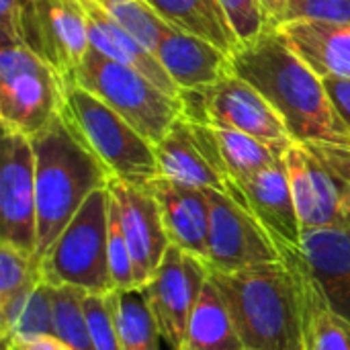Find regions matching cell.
<instances>
[{
  "label": "cell",
  "mask_w": 350,
  "mask_h": 350,
  "mask_svg": "<svg viewBox=\"0 0 350 350\" xmlns=\"http://www.w3.org/2000/svg\"><path fill=\"white\" fill-rule=\"evenodd\" d=\"M224 293L244 350H310L304 252L238 273L209 271Z\"/></svg>",
  "instance_id": "6da1fadb"
},
{
  "label": "cell",
  "mask_w": 350,
  "mask_h": 350,
  "mask_svg": "<svg viewBox=\"0 0 350 350\" xmlns=\"http://www.w3.org/2000/svg\"><path fill=\"white\" fill-rule=\"evenodd\" d=\"M232 66L275 107L293 142L350 146L349 129L330 100L324 78L287 45L279 29H267L256 41L242 45L232 53Z\"/></svg>",
  "instance_id": "7a4b0ae2"
},
{
  "label": "cell",
  "mask_w": 350,
  "mask_h": 350,
  "mask_svg": "<svg viewBox=\"0 0 350 350\" xmlns=\"http://www.w3.org/2000/svg\"><path fill=\"white\" fill-rule=\"evenodd\" d=\"M37 185V265L57 236L74 219L86 199L113 180L109 168L96 158L66 109L35 137Z\"/></svg>",
  "instance_id": "3957f363"
},
{
  "label": "cell",
  "mask_w": 350,
  "mask_h": 350,
  "mask_svg": "<svg viewBox=\"0 0 350 350\" xmlns=\"http://www.w3.org/2000/svg\"><path fill=\"white\" fill-rule=\"evenodd\" d=\"M304 232L350 228V146L293 142L283 154Z\"/></svg>",
  "instance_id": "277c9868"
},
{
  "label": "cell",
  "mask_w": 350,
  "mask_h": 350,
  "mask_svg": "<svg viewBox=\"0 0 350 350\" xmlns=\"http://www.w3.org/2000/svg\"><path fill=\"white\" fill-rule=\"evenodd\" d=\"M109 187L94 191L39 262L49 287H76L90 295L113 293L109 271Z\"/></svg>",
  "instance_id": "5b68a950"
},
{
  "label": "cell",
  "mask_w": 350,
  "mask_h": 350,
  "mask_svg": "<svg viewBox=\"0 0 350 350\" xmlns=\"http://www.w3.org/2000/svg\"><path fill=\"white\" fill-rule=\"evenodd\" d=\"M66 113L113 178L146 187L160 176L156 146L86 88H66Z\"/></svg>",
  "instance_id": "8992f818"
},
{
  "label": "cell",
  "mask_w": 350,
  "mask_h": 350,
  "mask_svg": "<svg viewBox=\"0 0 350 350\" xmlns=\"http://www.w3.org/2000/svg\"><path fill=\"white\" fill-rule=\"evenodd\" d=\"M76 84L98 96L154 146L183 115L180 98L170 96L142 72L88 49L76 72Z\"/></svg>",
  "instance_id": "52a82bcc"
},
{
  "label": "cell",
  "mask_w": 350,
  "mask_h": 350,
  "mask_svg": "<svg viewBox=\"0 0 350 350\" xmlns=\"http://www.w3.org/2000/svg\"><path fill=\"white\" fill-rule=\"evenodd\" d=\"M66 109V82L25 45H0L2 133L35 137Z\"/></svg>",
  "instance_id": "ba28073f"
},
{
  "label": "cell",
  "mask_w": 350,
  "mask_h": 350,
  "mask_svg": "<svg viewBox=\"0 0 350 350\" xmlns=\"http://www.w3.org/2000/svg\"><path fill=\"white\" fill-rule=\"evenodd\" d=\"M178 98L183 105V117L195 123L242 131L279 148L281 152H287L293 144L287 125L275 107L258 88L236 72L213 86L183 90Z\"/></svg>",
  "instance_id": "9c48e42d"
},
{
  "label": "cell",
  "mask_w": 350,
  "mask_h": 350,
  "mask_svg": "<svg viewBox=\"0 0 350 350\" xmlns=\"http://www.w3.org/2000/svg\"><path fill=\"white\" fill-rule=\"evenodd\" d=\"M209 236L205 265L215 273H238L285 260L273 236L232 193L207 189Z\"/></svg>",
  "instance_id": "30bf717a"
},
{
  "label": "cell",
  "mask_w": 350,
  "mask_h": 350,
  "mask_svg": "<svg viewBox=\"0 0 350 350\" xmlns=\"http://www.w3.org/2000/svg\"><path fill=\"white\" fill-rule=\"evenodd\" d=\"M207 279L209 267L203 258L170 244L158 271L142 287L160 334L172 350L185 345L191 314Z\"/></svg>",
  "instance_id": "8fae6325"
},
{
  "label": "cell",
  "mask_w": 350,
  "mask_h": 350,
  "mask_svg": "<svg viewBox=\"0 0 350 350\" xmlns=\"http://www.w3.org/2000/svg\"><path fill=\"white\" fill-rule=\"evenodd\" d=\"M0 242L12 244L35 258V248H37L35 152H33L31 137L21 133H2Z\"/></svg>",
  "instance_id": "7c38bea8"
},
{
  "label": "cell",
  "mask_w": 350,
  "mask_h": 350,
  "mask_svg": "<svg viewBox=\"0 0 350 350\" xmlns=\"http://www.w3.org/2000/svg\"><path fill=\"white\" fill-rule=\"evenodd\" d=\"M160 176L193 189L228 191V168L213 127L178 117L156 144Z\"/></svg>",
  "instance_id": "4fadbf2b"
},
{
  "label": "cell",
  "mask_w": 350,
  "mask_h": 350,
  "mask_svg": "<svg viewBox=\"0 0 350 350\" xmlns=\"http://www.w3.org/2000/svg\"><path fill=\"white\" fill-rule=\"evenodd\" d=\"M109 193L117 205L123 236L133 262V277L142 289L158 271L170 240L164 230L156 197L148 187L113 178Z\"/></svg>",
  "instance_id": "5bb4252c"
},
{
  "label": "cell",
  "mask_w": 350,
  "mask_h": 350,
  "mask_svg": "<svg viewBox=\"0 0 350 350\" xmlns=\"http://www.w3.org/2000/svg\"><path fill=\"white\" fill-rule=\"evenodd\" d=\"M228 191H232L265 226V230L277 242L283 258L287 254L304 252L301 236L304 228L295 207L289 174L283 158L273 166L260 170L246 180H228Z\"/></svg>",
  "instance_id": "9a60e30c"
},
{
  "label": "cell",
  "mask_w": 350,
  "mask_h": 350,
  "mask_svg": "<svg viewBox=\"0 0 350 350\" xmlns=\"http://www.w3.org/2000/svg\"><path fill=\"white\" fill-rule=\"evenodd\" d=\"M41 57L49 62L68 86L76 84L90 41L80 0H35Z\"/></svg>",
  "instance_id": "2e32d148"
},
{
  "label": "cell",
  "mask_w": 350,
  "mask_h": 350,
  "mask_svg": "<svg viewBox=\"0 0 350 350\" xmlns=\"http://www.w3.org/2000/svg\"><path fill=\"white\" fill-rule=\"evenodd\" d=\"M156 55L180 92L213 86L234 74L232 53L170 25L160 39Z\"/></svg>",
  "instance_id": "e0dca14e"
},
{
  "label": "cell",
  "mask_w": 350,
  "mask_h": 350,
  "mask_svg": "<svg viewBox=\"0 0 350 350\" xmlns=\"http://www.w3.org/2000/svg\"><path fill=\"white\" fill-rule=\"evenodd\" d=\"M158 201L166 236L172 246L205 260L209 236V197L203 189L158 176L146 185Z\"/></svg>",
  "instance_id": "ac0fdd59"
},
{
  "label": "cell",
  "mask_w": 350,
  "mask_h": 350,
  "mask_svg": "<svg viewBox=\"0 0 350 350\" xmlns=\"http://www.w3.org/2000/svg\"><path fill=\"white\" fill-rule=\"evenodd\" d=\"M80 4L88 23L90 49L142 72L148 80H152L170 96H180L178 86L172 82L156 53L146 49L133 35H129L96 0H80Z\"/></svg>",
  "instance_id": "d6986e66"
},
{
  "label": "cell",
  "mask_w": 350,
  "mask_h": 350,
  "mask_svg": "<svg viewBox=\"0 0 350 350\" xmlns=\"http://www.w3.org/2000/svg\"><path fill=\"white\" fill-rule=\"evenodd\" d=\"M301 250L326 304L350 322V228L304 232Z\"/></svg>",
  "instance_id": "ffe728a7"
},
{
  "label": "cell",
  "mask_w": 350,
  "mask_h": 350,
  "mask_svg": "<svg viewBox=\"0 0 350 350\" xmlns=\"http://www.w3.org/2000/svg\"><path fill=\"white\" fill-rule=\"evenodd\" d=\"M279 33L320 78L350 80V23L291 21Z\"/></svg>",
  "instance_id": "44dd1931"
},
{
  "label": "cell",
  "mask_w": 350,
  "mask_h": 350,
  "mask_svg": "<svg viewBox=\"0 0 350 350\" xmlns=\"http://www.w3.org/2000/svg\"><path fill=\"white\" fill-rule=\"evenodd\" d=\"M146 2L170 27L207 39L228 53H236L242 47L219 0H146Z\"/></svg>",
  "instance_id": "7402d4cb"
},
{
  "label": "cell",
  "mask_w": 350,
  "mask_h": 350,
  "mask_svg": "<svg viewBox=\"0 0 350 350\" xmlns=\"http://www.w3.org/2000/svg\"><path fill=\"white\" fill-rule=\"evenodd\" d=\"M183 350H244L224 293L211 275L191 314Z\"/></svg>",
  "instance_id": "603a6c76"
},
{
  "label": "cell",
  "mask_w": 350,
  "mask_h": 350,
  "mask_svg": "<svg viewBox=\"0 0 350 350\" xmlns=\"http://www.w3.org/2000/svg\"><path fill=\"white\" fill-rule=\"evenodd\" d=\"M39 283L41 273L35 258L12 244L0 242V336L18 320Z\"/></svg>",
  "instance_id": "cb8c5ba5"
},
{
  "label": "cell",
  "mask_w": 350,
  "mask_h": 350,
  "mask_svg": "<svg viewBox=\"0 0 350 350\" xmlns=\"http://www.w3.org/2000/svg\"><path fill=\"white\" fill-rule=\"evenodd\" d=\"M213 131H215L228 174L236 183L246 180L258 174L260 170L273 166L285 154L279 148L242 131L219 129V127H213Z\"/></svg>",
  "instance_id": "d4e9b609"
},
{
  "label": "cell",
  "mask_w": 350,
  "mask_h": 350,
  "mask_svg": "<svg viewBox=\"0 0 350 350\" xmlns=\"http://www.w3.org/2000/svg\"><path fill=\"white\" fill-rule=\"evenodd\" d=\"M117 326L123 350H160V328L142 289L117 293Z\"/></svg>",
  "instance_id": "484cf974"
},
{
  "label": "cell",
  "mask_w": 350,
  "mask_h": 350,
  "mask_svg": "<svg viewBox=\"0 0 350 350\" xmlns=\"http://www.w3.org/2000/svg\"><path fill=\"white\" fill-rule=\"evenodd\" d=\"M308 340L310 350H350V322L326 304L312 273L308 283Z\"/></svg>",
  "instance_id": "4316f807"
},
{
  "label": "cell",
  "mask_w": 350,
  "mask_h": 350,
  "mask_svg": "<svg viewBox=\"0 0 350 350\" xmlns=\"http://www.w3.org/2000/svg\"><path fill=\"white\" fill-rule=\"evenodd\" d=\"M55 336L72 350H94L84 310L86 293L76 287H51Z\"/></svg>",
  "instance_id": "83f0119b"
},
{
  "label": "cell",
  "mask_w": 350,
  "mask_h": 350,
  "mask_svg": "<svg viewBox=\"0 0 350 350\" xmlns=\"http://www.w3.org/2000/svg\"><path fill=\"white\" fill-rule=\"evenodd\" d=\"M39 336H55L53 295H51V287L43 281L31 293L29 301L25 304V308H23L18 320L12 324V328L4 336H0L2 350H10L16 345L35 340Z\"/></svg>",
  "instance_id": "f1b7e54d"
},
{
  "label": "cell",
  "mask_w": 350,
  "mask_h": 350,
  "mask_svg": "<svg viewBox=\"0 0 350 350\" xmlns=\"http://www.w3.org/2000/svg\"><path fill=\"white\" fill-rule=\"evenodd\" d=\"M96 2L146 49L156 53L168 23H164L146 0H96Z\"/></svg>",
  "instance_id": "f546056e"
},
{
  "label": "cell",
  "mask_w": 350,
  "mask_h": 350,
  "mask_svg": "<svg viewBox=\"0 0 350 350\" xmlns=\"http://www.w3.org/2000/svg\"><path fill=\"white\" fill-rule=\"evenodd\" d=\"M0 45H25L41 55L35 0H0Z\"/></svg>",
  "instance_id": "4dcf8cb0"
},
{
  "label": "cell",
  "mask_w": 350,
  "mask_h": 350,
  "mask_svg": "<svg viewBox=\"0 0 350 350\" xmlns=\"http://www.w3.org/2000/svg\"><path fill=\"white\" fill-rule=\"evenodd\" d=\"M84 310L90 326L94 350H123L117 326V295H90L84 297Z\"/></svg>",
  "instance_id": "1f68e13d"
},
{
  "label": "cell",
  "mask_w": 350,
  "mask_h": 350,
  "mask_svg": "<svg viewBox=\"0 0 350 350\" xmlns=\"http://www.w3.org/2000/svg\"><path fill=\"white\" fill-rule=\"evenodd\" d=\"M109 271H111L113 289L117 293L137 289L135 277H133L131 254H129V248H127V242L123 236L119 211H117L113 197L109 199Z\"/></svg>",
  "instance_id": "d6a6232c"
},
{
  "label": "cell",
  "mask_w": 350,
  "mask_h": 350,
  "mask_svg": "<svg viewBox=\"0 0 350 350\" xmlns=\"http://www.w3.org/2000/svg\"><path fill=\"white\" fill-rule=\"evenodd\" d=\"M240 45L256 41L267 29H273L258 0H219Z\"/></svg>",
  "instance_id": "836d02e7"
},
{
  "label": "cell",
  "mask_w": 350,
  "mask_h": 350,
  "mask_svg": "<svg viewBox=\"0 0 350 350\" xmlns=\"http://www.w3.org/2000/svg\"><path fill=\"white\" fill-rule=\"evenodd\" d=\"M291 21L350 23V0H289L285 23Z\"/></svg>",
  "instance_id": "e575fe53"
},
{
  "label": "cell",
  "mask_w": 350,
  "mask_h": 350,
  "mask_svg": "<svg viewBox=\"0 0 350 350\" xmlns=\"http://www.w3.org/2000/svg\"><path fill=\"white\" fill-rule=\"evenodd\" d=\"M326 90L330 94V100L338 113V117L342 119V123L347 125L350 133V80L347 78H324Z\"/></svg>",
  "instance_id": "d590c367"
},
{
  "label": "cell",
  "mask_w": 350,
  "mask_h": 350,
  "mask_svg": "<svg viewBox=\"0 0 350 350\" xmlns=\"http://www.w3.org/2000/svg\"><path fill=\"white\" fill-rule=\"evenodd\" d=\"M262 6V12L269 21V25L273 29H279L285 23V14H287V4L289 0H258Z\"/></svg>",
  "instance_id": "8d00e7d4"
},
{
  "label": "cell",
  "mask_w": 350,
  "mask_h": 350,
  "mask_svg": "<svg viewBox=\"0 0 350 350\" xmlns=\"http://www.w3.org/2000/svg\"><path fill=\"white\" fill-rule=\"evenodd\" d=\"M10 350H72L66 342H62L57 336H39L35 340L16 345Z\"/></svg>",
  "instance_id": "74e56055"
},
{
  "label": "cell",
  "mask_w": 350,
  "mask_h": 350,
  "mask_svg": "<svg viewBox=\"0 0 350 350\" xmlns=\"http://www.w3.org/2000/svg\"><path fill=\"white\" fill-rule=\"evenodd\" d=\"M178 350H183V349H178Z\"/></svg>",
  "instance_id": "f35d334b"
}]
</instances>
